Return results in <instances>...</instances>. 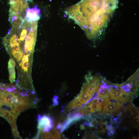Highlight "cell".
Instances as JSON below:
<instances>
[{"instance_id": "obj_1", "label": "cell", "mask_w": 139, "mask_h": 139, "mask_svg": "<svg viewBox=\"0 0 139 139\" xmlns=\"http://www.w3.org/2000/svg\"><path fill=\"white\" fill-rule=\"evenodd\" d=\"M79 3L72 11V19L90 39L99 37L105 31L118 4L117 0H82Z\"/></svg>"}, {"instance_id": "obj_2", "label": "cell", "mask_w": 139, "mask_h": 139, "mask_svg": "<svg viewBox=\"0 0 139 139\" xmlns=\"http://www.w3.org/2000/svg\"><path fill=\"white\" fill-rule=\"evenodd\" d=\"M98 89L96 83L91 80L87 79L79 95L70 103L67 107L68 110L78 108L83 104L88 103L95 96Z\"/></svg>"}, {"instance_id": "obj_3", "label": "cell", "mask_w": 139, "mask_h": 139, "mask_svg": "<svg viewBox=\"0 0 139 139\" xmlns=\"http://www.w3.org/2000/svg\"><path fill=\"white\" fill-rule=\"evenodd\" d=\"M38 120V128L39 130L42 129L43 131L48 132L53 127V121L51 118L49 116L44 115L41 117L39 116Z\"/></svg>"}, {"instance_id": "obj_4", "label": "cell", "mask_w": 139, "mask_h": 139, "mask_svg": "<svg viewBox=\"0 0 139 139\" xmlns=\"http://www.w3.org/2000/svg\"><path fill=\"white\" fill-rule=\"evenodd\" d=\"M103 108L101 114H116L118 113L122 107V104L119 102H110Z\"/></svg>"}, {"instance_id": "obj_5", "label": "cell", "mask_w": 139, "mask_h": 139, "mask_svg": "<svg viewBox=\"0 0 139 139\" xmlns=\"http://www.w3.org/2000/svg\"><path fill=\"white\" fill-rule=\"evenodd\" d=\"M40 12L37 6L32 8H28L26 11L25 19L30 22L38 21L40 18Z\"/></svg>"}, {"instance_id": "obj_6", "label": "cell", "mask_w": 139, "mask_h": 139, "mask_svg": "<svg viewBox=\"0 0 139 139\" xmlns=\"http://www.w3.org/2000/svg\"><path fill=\"white\" fill-rule=\"evenodd\" d=\"M16 63L12 58L9 60L8 63V70L9 73V79L11 83H13L15 81L16 72L15 67Z\"/></svg>"}, {"instance_id": "obj_7", "label": "cell", "mask_w": 139, "mask_h": 139, "mask_svg": "<svg viewBox=\"0 0 139 139\" xmlns=\"http://www.w3.org/2000/svg\"><path fill=\"white\" fill-rule=\"evenodd\" d=\"M96 129L99 133L102 134H104L106 129L105 123L102 122L98 123L96 125Z\"/></svg>"}, {"instance_id": "obj_8", "label": "cell", "mask_w": 139, "mask_h": 139, "mask_svg": "<svg viewBox=\"0 0 139 139\" xmlns=\"http://www.w3.org/2000/svg\"><path fill=\"white\" fill-rule=\"evenodd\" d=\"M139 118L138 115L134 117L132 120L131 124L133 128L137 127L138 125Z\"/></svg>"}, {"instance_id": "obj_9", "label": "cell", "mask_w": 139, "mask_h": 139, "mask_svg": "<svg viewBox=\"0 0 139 139\" xmlns=\"http://www.w3.org/2000/svg\"><path fill=\"white\" fill-rule=\"evenodd\" d=\"M106 129L108 130L107 133L109 135H113L114 134L115 130L112 125L110 124L106 126Z\"/></svg>"}, {"instance_id": "obj_10", "label": "cell", "mask_w": 139, "mask_h": 139, "mask_svg": "<svg viewBox=\"0 0 139 139\" xmlns=\"http://www.w3.org/2000/svg\"><path fill=\"white\" fill-rule=\"evenodd\" d=\"M19 65L22 66V68L24 70V72H27L28 71V68L30 66V64L29 62H26L24 63H20Z\"/></svg>"}, {"instance_id": "obj_11", "label": "cell", "mask_w": 139, "mask_h": 139, "mask_svg": "<svg viewBox=\"0 0 139 139\" xmlns=\"http://www.w3.org/2000/svg\"><path fill=\"white\" fill-rule=\"evenodd\" d=\"M29 55L27 54L26 55H24L22 58V59L21 63H24L26 62H29V59L28 56H29Z\"/></svg>"}, {"instance_id": "obj_12", "label": "cell", "mask_w": 139, "mask_h": 139, "mask_svg": "<svg viewBox=\"0 0 139 139\" xmlns=\"http://www.w3.org/2000/svg\"><path fill=\"white\" fill-rule=\"evenodd\" d=\"M2 87L1 86V84H0V90H1Z\"/></svg>"}, {"instance_id": "obj_13", "label": "cell", "mask_w": 139, "mask_h": 139, "mask_svg": "<svg viewBox=\"0 0 139 139\" xmlns=\"http://www.w3.org/2000/svg\"><path fill=\"white\" fill-rule=\"evenodd\" d=\"M1 94H0V101H1Z\"/></svg>"}]
</instances>
